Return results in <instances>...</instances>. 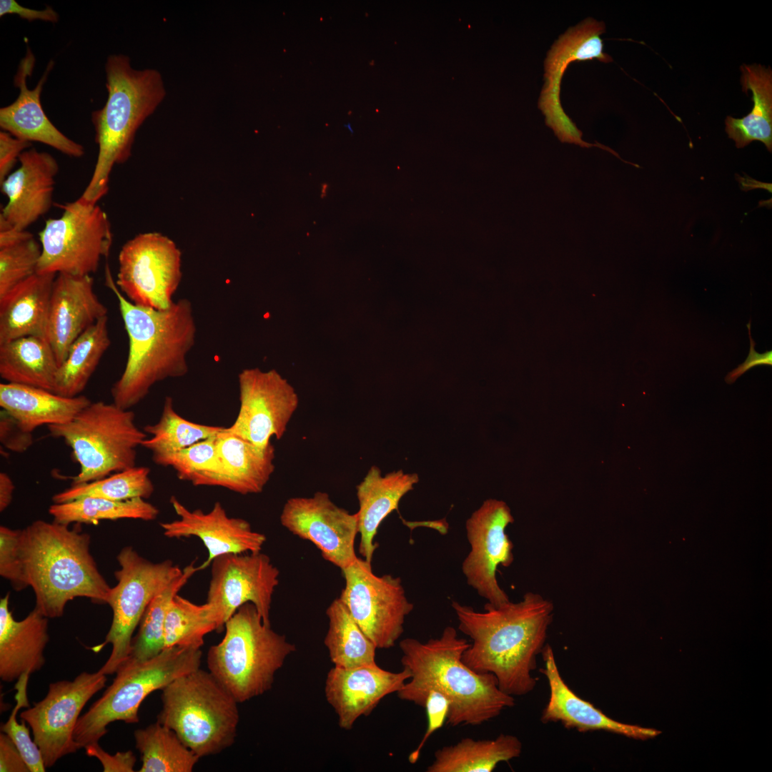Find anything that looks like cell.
I'll return each mask as SVG.
<instances>
[{"mask_svg":"<svg viewBox=\"0 0 772 772\" xmlns=\"http://www.w3.org/2000/svg\"><path fill=\"white\" fill-rule=\"evenodd\" d=\"M523 745L518 737L500 734L495 739H461L437 750L427 772H492L501 762L518 758Z\"/></svg>","mask_w":772,"mask_h":772,"instance_id":"cell-33","label":"cell"},{"mask_svg":"<svg viewBox=\"0 0 772 772\" xmlns=\"http://www.w3.org/2000/svg\"><path fill=\"white\" fill-rule=\"evenodd\" d=\"M117 559L120 566L114 573L117 583L111 588L107 600L112 622L104 641L91 648L99 652L112 645L109 658L99 670L106 676L116 673L128 658L134 631L149 603L183 572L170 560L151 562L132 546L122 549Z\"/></svg>","mask_w":772,"mask_h":772,"instance_id":"cell-10","label":"cell"},{"mask_svg":"<svg viewBox=\"0 0 772 772\" xmlns=\"http://www.w3.org/2000/svg\"><path fill=\"white\" fill-rule=\"evenodd\" d=\"M345 585L339 598L377 649L393 647L404 631L407 615L413 610L402 580L378 576L372 563L357 558L341 570Z\"/></svg>","mask_w":772,"mask_h":772,"instance_id":"cell-12","label":"cell"},{"mask_svg":"<svg viewBox=\"0 0 772 772\" xmlns=\"http://www.w3.org/2000/svg\"><path fill=\"white\" fill-rule=\"evenodd\" d=\"M211 565L207 603L219 629L247 603H252L264 623L270 625L271 603L279 571L269 556L261 551L225 554L214 558Z\"/></svg>","mask_w":772,"mask_h":772,"instance_id":"cell-17","label":"cell"},{"mask_svg":"<svg viewBox=\"0 0 772 772\" xmlns=\"http://www.w3.org/2000/svg\"><path fill=\"white\" fill-rule=\"evenodd\" d=\"M110 345L108 317L105 316L71 345L57 370L54 392L69 397L80 395Z\"/></svg>","mask_w":772,"mask_h":772,"instance_id":"cell-34","label":"cell"},{"mask_svg":"<svg viewBox=\"0 0 772 772\" xmlns=\"http://www.w3.org/2000/svg\"><path fill=\"white\" fill-rule=\"evenodd\" d=\"M746 327L748 330L750 339L749 353L747 358L742 364L739 365L736 369L728 373L725 378V380L728 384L735 382L739 377L753 367L763 365L768 366L772 365V351L768 350L763 353L757 352L755 350L756 342L751 337V321L746 325Z\"/></svg>","mask_w":772,"mask_h":772,"instance_id":"cell-52","label":"cell"},{"mask_svg":"<svg viewBox=\"0 0 772 772\" xmlns=\"http://www.w3.org/2000/svg\"><path fill=\"white\" fill-rule=\"evenodd\" d=\"M84 749L87 756L95 757L100 761L104 772H132L134 771L137 759L132 751H119L114 755H110L101 748L99 743L88 745Z\"/></svg>","mask_w":772,"mask_h":772,"instance_id":"cell-48","label":"cell"},{"mask_svg":"<svg viewBox=\"0 0 772 772\" xmlns=\"http://www.w3.org/2000/svg\"><path fill=\"white\" fill-rule=\"evenodd\" d=\"M424 708L427 716V726L422 738L417 748L409 756V762L415 764L419 759L422 749L432 733L441 728L447 720L449 711V701L441 693L437 691H429Z\"/></svg>","mask_w":772,"mask_h":772,"instance_id":"cell-46","label":"cell"},{"mask_svg":"<svg viewBox=\"0 0 772 772\" xmlns=\"http://www.w3.org/2000/svg\"><path fill=\"white\" fill-rule=\"evenodd\" d=\"M451 605L459 630L472 640L462 654L463 663L476 673L494 675L500 689L508 695L531 692L537 683L531 673L545 646L553 603L528 592L517 603H486L483 612L457 601Z\"/></svg>","mask_w":772,"mask_h":772,"instance_id":"cell-1","label":"cell"},{"mask_svg":"<svg viewBox=\"0 0 772 772\" xmlns=\"http://www.w3.org/2000/svg\"><path fill=\"white\" fill-rule=\"evenodd\" d=\"M410 676L405 668L395 673L377 663L352 668L334 666L327 675L325 698L338 717L339 726L350 730L360 717L369 716L382 698L397 693Z\"/></svg>","mask_w":772,"mask_h":772,"instance_id":"cell-22","label":"cell"},{"mask_svg":"<svg viewBox=\"0 0 772 772\" xmlns=\"http://www.w3.org/2000/svg\"><path fill=\"white\" fill-rule=\"evenodd\" d=\"M169 501L179 518L162 522L159 525L168 538L194 536L202 541L208 555L199 570L222 555L259 552L266 542V536L254 531L247 520L229 517L219 502H216L209 512L204 513L200 509L190 510L175 496Z\"/></svg>","mask_w":772,"mask_h":772,"instance_id":"cell-20","label":"cell"},{"mask_svg":"<svg viewBox=\"0 0 772 772\" xmlns=\"http://www.w3.org/2000/svg\"><path fill=\"white\" fill-rule=\"evenodd\" d=\"M541 654L544 667L540 672L546 677L550 691L548 701L540 718L543 723L560 722L567 729L581 733L605 731L638 740L652 738L660 734L656 729L620 723L606 716L569 688L560 673L549 644L545 645Z\"/></svg>","mask_w":772,"mask_h":772,"instance_id":"cell-25","label":"cell"},{"mask_svg":"<svg viewBox=\"0 0 772 772\" xmlns=\"http://www.w3.org/2000/svg\"><path fill=\"white\" fill-rule=\"evenodd\" d=\"M58 206L63 209L61 216L46 220L39 234L41 254L36 273H95L102 259L108 257L113 242L107 213L97 204L80 198Z\"/></svg>","mask_w":772,"mask_h":772,"instance_id":"cell-11","label":"cell"},{"mask_svg":"<svg viewBox=\"0 0 772 772\" xmlns=\"http://www.w3.org/2000/svg\"><path fill=\"white\" fill-rule=\"evenodd\" d=\"M470 645L452 626L426 642L402 640L400 661L411 676L397 692L398 698L424 708L429 691L441 693L449 701L446 723L451 726H478L514 706V697L500 689L494 675L476 673L463 663Z\"/></svg>","mask_w":772,"mask_h":772,"instance_id":"cell-2","label":"cell"},{"mask_svg":"<svg viewBox=\"0 0 772 772\" xmlns=\"http://www.w3.org/2000/svg\"><path fill=\"white\" fill-rule=\"evenodd\" d=\"M107 681L106 675L98 670L81 672L73 681L51 683L46 696L20 713L31 729L46 768L79 749L74 732L80 713Z\"/></svg>","mask_w":772,"mask_h":772,"instance_id":"cell-14","label":"cell"},{"mask_svg":"<svg viewBox=\"0 0 772 772\" xmlns=\"http://www.w3.org/2000/svg\"><path fill=\"white\" fill-rule=\"evenodd\" d=\"M222 475L214 486L242 495L262 492L274 471V447H258L224 427L216 437Z\"/></svg>","mask_w":772,"mask_h":772,"instance_id":"cell-30","label":"cell"},{"mask_svg":"<svg viewBox=\"0 0 772 772\" xmlns=\"http://www.w3.org/2000/svg\"><path fill=\"white\" fill-rule=\"evenodd\" d=\"M741 83L746 94L752 92L753 107L743 118L727 117L726 132L737 148H743L753 141L765 144L772 151V71L760 64L742 65Z\"/></svg>","mask_w":772,"mask_h":772,"instance_id":"cell-32","label":"cell"},{"mask_svg":"<svg viewBox=\"0 0 772 772\" xmlns=\"http://www.w3.org/2000/svg\"><path fill=\"white\" fill-rule=\"evenodd\" d=\"M219 631L217 618L207 603L197 605L177 594L172 600L164 623V648L188 646L200 648L204 637Z\"/></svg>","mask_w":772,"mask_h":772,"instance_id":"cell-41","label":"cell"},{"mask_svg":"<svg viewBox=\"0 0 772 772\" xmlns=\"http://www.w3.org/2000/svg\"><path fill=\"white\" fill-rule=\"evenodd\" d=\"M59 365L44 337L26 336L0 345V376L6 382L54 392Z\"/></svg>","mask_w":772,"mask_h":772,"instance_id":"cell-31","label":"cell"},{"mask_svg":"<svg viewBox=\"0 0 772 772\" xmlns=\"http://www.w3.org/2000/svg\"><path fill=\"white\" fill-rule=\"evenodd\" d=\"M9 598L8 593L0 600V678L5 682L41 670L49 640V618L34 608L16 620L9 610Z\"/></svg>","mask_w":772,"mask_h":772,"instance_id":"cell-26","label":"cell"},{"mask_svg":"<svg viewBox=\"0 0 772 772\" xmlns=\"http://www.w3.org/2000/svg\"><path fill=\"white\" fill-rule=\"evenodd\" d=\"M29 677V675L24 674L18 680L15 686L17 690L15 698L16 703L7 721L1 726V730L14 742L30 772H44L46 768L41 751L34 739H31L26 722L21 720V723H19L16 720L18 711L21 707H29V706L26 696V686Z\"/></svg>","mask_w":772,"mask_h":772,"instance_id":"cell-44","label":"cell"},{"mask_svg":"<svg viewBox=\"0 0 772 772\" xmlns=\"http://www.w3.org/2000/svg\"><path fill=\"white\" fill-rule=\"evenodd\" d=\"M240 406L226 430L265 449L274 437L281 439L297 409L294 387L275 370L244 369L238 375Z\"/></svg>","mask_w":772,"mask_h":772,"instance_id":"cell-16","label":"cell"},{"mask_svg":"<svg viewBox=\"0 0 772 772\" xmlns=\"http://www.w3.org/2000/svg\"><path fill=\"white\" fill-rule=\"evenodd\" d=\"M53 520L65 525L76 523H97L99 520L139 519L145 521L155 520L159 509L137 498L127 500H112L103 498L86 496L62 503H53L49 508Z\"/></svg>","mask_w":772,"mask_h":772,"instance_id":"cell-36","label":"cell"},{"mask_svg":"<svg viewBox=\"0 0 772 772\" xmlns=\"http://www.w3.org/2000/svg\"><path fill=\"white\" fill-rule=\"evenodd\" d=\"M6 14H15L29 21H43L56 23L59 16L51 7L47 6L43 10L29 9L20 5L16 0L0 1V16Z\"/></svg>","mask_w":772,"mask_h":772,"instance_id":"cell-50","label":"cell"},{"mask_svg":"<svg viewBox=\"0 0 772 772\" xmlns=\"http://www.w3.org/2000/svg\"><path fill=\"white\" fill-rule=\"evenodd\" d=\"M107 312L94 292L91 275L56 274L48 313L47 340L59 366L74 342Z\"/></svg>","mask_w":772,"mask_h":772,"instance_id":"cell-23","label":"cell"},{"mask_svg":"<svg viewBox=\"0 0 772 772\" xmlns=\"http://www.w3.org/2000/svg\"><path fill=\"white\" fill-rule=\"evenodd\" d=\"M224 427L199 424L180 416L174 410L171 397L164 399L159 420L144 427L147 434L142 446L149 450L157 464L163 457L201 440L216 436Z\"/></svg>","mask_w":772,"mask_h":772,"instance_id":"cell-38","label":"cell"},{"mask_svg":"<svg viewBox=\"0 0 772 772\" xmlns=\"http://www.w3.org/2000/svg\"><path fill=\"white\" fill-rule=\"evenodd\" d=\"M0 441L12 452H24L33 445V432L24 430L15 419L2 410L0 412Z\"/></svg>","mask_w":772,"mask_h":772,"instance_id":"cell-47","label":"cell"},{"mask_svg":"<svg viewBox=\"0 0 772 772\" xmlns=\"http://www.w3.org/2000/svg\"><path fill=\"white\" fill-rule=\"evenodd\" d=\"M194 561L183 569L182 573L157 594L147 607L133 638L127 660L144 661L164 649V623L169 604L189 579L198 571Z\"/></svg>","mask_w":772,"mask_h":772,"instance_id":"cell-39","label":"cell"},{"mask_svg":"<svg viewBox=\"0 0 772 772\" xmlns=\"http://www.w3.org/2000/svg\"><path fill=\"white\" fill-rule=\"evenodd\" d=\"M90 535L69 525L37 520L21 530V551L35 608L48 618H59L67 603L85 597L107 603L111 587L90 553Z\"/></svg>","mask_w":772,"mask_h":772,"instance_id":"cell-4","label":"cell"},{"mask_svg":"<svg viewBox=\"0 0 772 772\" xmlns=\"http://www.w3.org/2000/svg\"><path fill=\"white\" fill-rule=\"evenodd\" d=\"M418 482L419 476L416 473H405L398 470L382 475L380 469L373 465L357 485L359 552L368 563H372L377 548L374 538L380 525L397 509L402 498Z\"/></svg>","mask_w":772,"mask_h":772,"instance_id":"cell-27","label":"cell"},{"mask_svg":"<svg viewBox=\"0 0 772 772\" xmlns=\"http://www.w3.org/2000/svg\"><path fill=\"white\" fill-rule=\"evenodd\" d=\"M327 188H328V185L326 183L322 184V194H321V196H322V198L326 196Z\"/></svg>","mask_w":772,"mask_h":772,"instance_id":"cell-54","label":"cell"},{"mask_svg":"<svg viewBox=\"0 0 772 772\" xmlns=\"http://www.w3.org/2000/svg\"><path fill=\"white\" fill-rule=\"evenodd\" d=\"M605 31L603 21L593 18L583 20L570 27L552 45L544 61V84L538 100V108L545 117V123L563 143L581 147H598L612 154L615 151L600 143H590L582 138L583 133L564 112L560 102L563 76L571 62L598 59L604 63L613 61L603 51L600 35Z\"/></svg>","mask_w":772,"mask_h":772,"instance_id":"cell-15","label":"cell"},{"mask_svg":"<svg viewBox=\"0 0 772 772\" xmlns=\"http://www.w3.org/2000/svg\"><path fill=\"white\" fill-rule=\"evenodd\" d=\"M71 448L79 471L71 485L89 482L136 466L137 449L147 438L135 415L114 402H91L70 422L46 426Z\"/></svg>","mask_w":772,"mask_h":772,"instance_id":"cell-9","label":"cell"},{"mask_svg":"<svg viewBox=\"0 0 772 772\" xmlns=\"http://www.w3.org/2000/svg\"><path fill=\"white\" fill-rule=\"evenodd\" d=\"M15 489L11 477L6 472L0 473V511H4L11 504Z\"/></svg>","mask_w":772,"mask_h":772,"instance_id":"cell-53","label":"cell"},{"mask_svg":"<svg viewBox=\"0 0 772 772\" xmlns=\"http://www.w3.org/2000/svg\"><path fill=\"white\" fill-rule=\"evenodd\" d=\"M34 64V55L28 47L14 77V84L19 90V96L13 103L0 109L1 130L31 143L46 144L70 157H81L85 153L84 146L59 130L46 115L41 104V93L54 61H49L36 86L29 89L27 78L31 76Z\"/></svg>","mask_w":772,"mask_h":772,"instance_id":"cell-21","label":"cell"},{"mask_svg":"<svg viewBox=\"0 0 772 772\" xmlns=\"http://www.w3.org/2000/svg\"><path fill=\"white\" fill-rule=\"evenodd\" d=\"M0 771L30 772L14 742L3 732L0 734Z\"/></svg>","mask_w":772,"mask_h":772,"instance_id":"cell-51","label":"cell"},{"mask_svg":"<svg viewBox=\"0 0 772 772\" xmlns=\"http://www.w3.org/2000/svg\"><path fill=\"white\" fill-rule=\"evenodd\" d=\"M56 276L35 273L0 297V345L26 336L47 339L48 313Z\"/></svg>","mask_w":772,"mask_h":772,"instance_id":"cell-28","label":"cell"},{"mask_svg":"<svg viewBox=\"0 0 772 772\" xmlns=\"http://www.w3.org/2000/svg\"><path fill=\"white\" fill-rule=\"evenodd\" d=\"M104 69L107 99L102 108L91 113L98 154L90 181L79 197L92 204L108 192L114 167L130 157L137 131L166 95L161 74L152 69H134L127 55L110 54Z\"/></svg>","mask_w":772,"mask_h":772,"instance_id":"cell-5","label":"cell"},{"mask_svg":"<svg viewBox=\"0 0 772 772\" xmlns=\"http://www.w3.org/2000/svg\"><path fill=\"white\" fill-rule=\"evenodd\" d=\"M201 658L200 648L177 645L164 648L144 661L124 660L116 670L112 683L79 716L74 732L79 749L99 743L112 722L138 723L143 701L153 691L162 690L179 676L199 668Z\"/></svg>","mask_w":772,"mask_h":772,"instance_id":"cell-8","label":"cell"},{"mask_svg":"<svg viewBox=\"0 0 772 772\" xmlns=\"http://www.w3.org/2000/svg\"><path fill=\"white\" fill-rule=\"evenodd\" d=\"M279 520L284 528L312 542L326 560L341 570L357 558L355 550L358 534L357 513L337 506L325 492L288 499Z\"/></svg>","mask_w":772,"mask_h":772,"instance_id":"cell-19","label":"cell"},{"mask_svg":"<svg viewBox=\"0 0 772 772\" xmlns=\"http://www.w3.org/2000/svg\"><path fill=\"white\" fill-rule=\"evenodd\" d=\"M115 281L133 304L158 310L171 307L182 280V253L159 232L139 234L121 248Z\"/></svg>","mask_w":772,"mask_h":772,"instance_id":"cell-13","label":"cell"},{"mask_svg":"<svg viewBox=\"0 0 772 772\" xmlns=\"http://www.w3.org/2000/svg\"><path fill=\"white\" fill-rule=\"evenodd\" d=\"M224 626L222 640L208 650V669L238 703L245 702L271 689L276 672L296 647L265 624L251 603L239 607Z\"/></svg>","mask_w":772,"mask_h":772,"instance_id":"cell-6","label":"cell"},{"mask_svg":"<svg viewBox=\"0 0 772 772\" xmlns=\"http://www.w3.org/2000/svg\"><path fill=\"white\" fill-rule=\"evenodd\" d=\"M329 626L324 643L335 666L352 668L376 663L377 647L338 598L326 610Z\"/></svg>","mask_w":772,"mask_h":772,"instance_id":"cell-35","label":"cell"},{"mask_svg":"<svg viewBox=\"0 0 772 772\" xmlns=\"http://www.w3.org/2000/svg\"><path fill=\"white\" fill-rule=\"evenodd\" d=\"M344 126L346 127L351 132V133H353V130L351 128L350 123H347V124H345Z\"/></svg>","mask_w":772,"mask_h":772,"instance_id":"cell-55","label":"cell"},{"mask_svg":"<svg viewBox=\"0 0 772 772\" xmlns=\"http://www.w3.org/2000/svg\"><path fill=\"white\" fill-rule=\"evenodd\" d=\"M91 402L82 395L69 397L26 385L0 384V407L31 432L41 425L70 422Z\"/></svg>","mask_w":772,"mask_h":772,"instance_id":"cell-29","label":"cell"},{"mask_svg":"<svg viewBox=\"0 0 772 772\" xmlns=\"http://www.w3.org/2000/svg\"><path fill=\"white\" fill-rule=\"evenodd\" d=\"M140 772H191L200 758L174 731L158 721L134 732Z\"/></svg>","mask_w":772,"mask_h":772,"instance_id":"cell-37","label":"cell"},{"mask_svg":"<svg viewBox=\"0 0 772 772\" xmlns=\"http://www.w3.org/2000/svg\"><path fill=\"white\" fill-rule=\"evenodd\" d=\"M21 530L0 527V575L20 591L29 586L21 551Z\"/></svg>","mask_w":772,"mask_h":772,"instance_id":"cell-45","label":"cell"},{"mask_svg":"<svg viewBox=\"0 0 772 772\" xmlns=\"http://www.w3.org/2000/svg\"><path fill=\"white\" fill-rule=\"evenodd\" d=\"M105 284L118 301L129 340L125 367L112 386L111 396L117 406L130 410L155 384L188 372L187 355L197 332L193 308L186 298L164 310L133 304L118 289L108 264Z\"/></svg>","mask_w":772,"mask_h":772,"instance_id":"cell-3","label":"cell"},{"mask_svg":"<svg viewBox=\"0 0 772 772\" xmlns=\"http://www.w3.org/2000/svg\"><path fill=\"white\" fill-rule=\"evenodd\" d=\"M20 166L0 183L8 199L0 217L12 227L26 229L47 213L52 205L56 159L49 153L29 148L21 153Z\"/></svg>","mask_w":772,"mask_h":772,"instance_id":"cell-24","label":"cell"},{"mask_svg":"<svg viewBox=\"0 0 772 772\" xmlns=\"http://www.w3.org/2000/svg\"><path fill=\"white\" fill-rule=\"evenodd\" d=\"M31 146V142L16 138L5 131L0 132V183L12 172L21 153Z\"/></svg>","mask_w":772,"mask_h":772,"instance_id":"cell-49","label":"cell"},{"mask_svg":"<svg viewBox=\"0 0 772 772\" xmlns=\"http://www.w3.org/2000/svg\"><path fill=\"white\" fill-rule=\"evenodd\" d=\"M217 435L169 455L157 465L172 467L180 480L189 481L194 486H214L223 473Z\"/></svg>","mask_w":772,"mask_h":772,"instance_id":"cell-42","label":"cell"},{"mask_svg":"<svg viewBox=\"0 0 772 772\" xmlns=\"http://www.w3.org/2000/svg\"><path fill=\"white\" fill-rule=\"evenodd\" d=\"M514 522L507 503L488 499L467 520L465 528L470 551L463 560L462 571L467 583L487 603L500 605L510 598L497 580L499 565L513 562V544L505 530Z\"/></svg>","mask_w":772,"mask_h":772,"instance_id":"cell-18","label":"cell"},{"mask_svg":"<svg viewBox=\"0 0 772 772\" xmlns=\"http://www.w3.org/2000/svg\"><path fill=\"white\" fill-rule=\"evenodd\" d=\"M162 691L157 721L174 731L199 758L219 753L234 743L239 703L209 671L194 670Z\"/></svg>","mask_w":772,"mask_h":772,"instance_id":"cell-7","label":"cell"},{"mask_svg":"<svg viewBox=\"0 0 772 772\" xmlns=\"http://www.w3.org/2000/svg\"><path fill=\"white\" fill-rule=\"evenodd\" d=\"M41 246L33 237L0 247V297L36 273Z\"/></svg>","mask_w":772,"mask_h":772,"instance_id":"cell-43","label":"cell"},{"mask_svg":"<svg viewBox=\"0 0 772 772\" xmlns=\"http://www.w3.org/2000/svg\"><path fill=\"white\" fill-rule=\"evenodd\" d=\"M147 467L134 466L112 473L89 482L71 485L52 497L54 503H62L80 498L91 496L112 500L132 498L147 499L153 494L154 486L149 477Z\"/></svg>","mask_w":772,"mask_h":772,"instance_id":"cell-40","label":"cell"}]
</instances>
